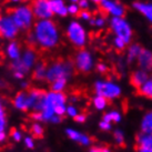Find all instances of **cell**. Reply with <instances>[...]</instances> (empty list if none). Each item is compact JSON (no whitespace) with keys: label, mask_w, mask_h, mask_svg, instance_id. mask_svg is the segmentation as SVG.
I'll use <instances>...</instances> for the list:
<instances>
[{"label":"cell","mask_w":152,"mask_h":152,"mask_svg":"<svg viewBox=\"0 0 152 152\" xmlns=\"http://www.w3.org/2000/svg\"><path fill=\"white\" fill-rule=\"evenodd\" d=\"M138 66L140 69L151 73L152 72V52L148 49H142L138 57Z\"/></svg>","instance_id":"13"},{"label":"cell","mask_w":152,"mask_h":152,"mask_svg":"<svg viewBox=\"0 0 152 152\" xmlns=\"http://www.w3.org/2000/svg\"><path fill=\"white\" fill-rule=\"evenodd\" d=\"M121 119H122V117H121L120 112L115 111V110H112V111H110V112H108V113L103 114L102 120H104V121H107V122H117L118 123L121 121Z\"/></svg>","instance_id":"26"},{"label":"cell","mask_w":152,"mask_h":152,"mask_svg":"<svg viewBox=\"0 0 152 152\" xmlns=\"http://www.w3.org/2000/svg\"><path fill=\"white\" fill-rule=\"evenodd\" d=\"M0 31L4 38L12 40L17 36L19 28L15 23L11 16H6V17H0Z\"/></svg>","instance_id":"8"},{"label":"cell","mask_w":152,"mask_h":152,"mask_svg":"<svg viewBox=\"0 0 152 152\" xmlns=\"http://www.w3.org/2000/svg\"><path fill=\"white\" fill-rule=\"evenodd\" d=\"M34 41L43 49H52L59 42V31L51 19H40L34 29Z\"/></svg>","instance_id":"1"},{"label":"cell","mask_w":152,"mask_h":152,"mask_svg":"<svg viewBox=\"0 0 152 152\" xmlns=\"http://www.w3.org/2000/svg\"><path fill=\"white\" fill-rule=\"evenodd\" d=\"M21 87L23 89L28 88V82H26V81H22V82H21Z\"/></svg>","instance_id":"52"},{"label":"cell","mask_w":152,"mask_h":152,"mask_svg":"<svg viewBox=\"0 0 152 152\" xmlns=\"http://www.w3.org/2000/svg\"><path fill=\"white\" fill-rule=\"evenodd\" d=\"M6 53L11 60H16L20 58V47L16 41H11L7 46L6 49Z\"/></svg>","instance_id":"20"},{"label":"cell","mask_w":152,"mask_h":152,"mask_svg":"<svg viewBox=\"0 0 152 152\" xmlns=\"http://www.w3.org/2000/svg\"><path fill=\"white\" fill-rule=\"evenodd\" d=\"M91 1H92V2H94V4H100L102 0H91Z\"/></svg>","instance_id":"53"},{"label":"cell","mask_w":152,"mask_h":152,"mask_svg":"<svg viewBox=\"0 0 152 152\" xmlns=\"http://www.w3.org/2000/svg\"><path fill=\"white\" fill-rule=\"evenodd\" d=\"M0 37H1V31H0Z\"/></svg>","instance_id":"56"},{"label":"cell","mask_w":152,"mask_h":152,"mask_svg":"<svg viewBox=\"0 0 152 152\" xmlns=\"http://www.w3.org/2000/svg\"><path fill=\"white\" fill-rule=\"evenodd\" d=\"M4 108H2V104H1V101H0V115H4Z\"/></svg>","instance_id":"51"},{"label":"cell","mask_w":152,"mask_h":152,"mask_svg":"<svg viewBox=\"0 0 152 152\" xmlns=\"http://www.w3.org/2000/svg\"><path fill=\"white\" fill-rule=\"evenodd\" d=\"M91 152H108L109 149L108 148H103V147H92L90 149Z\"/></svg>","instance_id":"45"},{"label":"cell","mask_w":152,"mask_h":152,"mask_svg":"<svg viewBox=\"0 0 152 152\" xmlns=\"http://www.w3.org/2000/svg\"><path fill=\"white\" fill-rule=\"evenodd\" d=\"M69 1H70V2H73V4H78L79 0H69Z\"/></svg>","instance_id":"54"},{"label":"cell","mask_w":152,"mask_h":152,"mask_svg":"<svg viewBox=\"0 0 152 152\" xmlns=\"http://www.w3.org/2000/svg\"><path fill=\"white\" fill-rule=\"evenodd\" d=\"M148 79H149V72L144 71L142 69H139V70H135V71L132 72L130 78V82L135 89H138L143 85Z\"/></svg>","instance_id":"15"},{"label":"cell","mask_w":152,"mask_h":152,"mask_svg":"<svg viewBox=\"0 0 152 152\" xmlns=\"http://www.w3.org/2000/svg\"><path fill=\"white\" fill-rule=\"evenodd\" d=\"M97 70L100 72V73H106V72L108 71V67H107V64H98Z\"/></svg>","instance_id":"43"},{"label":"cell","mask_w":152,"mask_h":152,"mask_svg":"<svg viewBox=\"0 0 152 152\" xmlns=\"http://www.w3.org/2000/svg\"><path fill=\"white\" fill-rule=\"evenodd\" d=\"M47 92L39 89H32L28 93V107L32 111H42L46 104Z\"/></svg>","instance_id":"7"},{"label":"cell","mask_w":152,"mask_h":152,"mask_svg":"<svg viewBox=\"0 0 152 152\" xmlns=\"http://www.w3.org/2000/svg\"><path fill=\"white\" fill-rule=\"evenodd\" d=\"M78 4H79V7H80L82 10H83V9H88L89 1L88 0H79V1H78Z\"/></svg>","instance_id":"46"},{"label":"cell","mask_w":152,"mask_h":152,"mask_svg":"<svg viewBox=\"0 0 152 152\" xmlns=\"http://www.w3.org/2000/svg\"><path fill=\"white\" fill-rule=\"evenodd\" d=\"M6 129V117L4 115H0V131H4Z\"/></svg>","instance_id":"47"},{"label":"cell","mask_w":152,"mask_h":152,"mask_svg":"<svg viewBox=\"0 0 152 152\" xmlns=\"http://www.w3.org/2000/svg\"><path fill=\"white\" fill-rule=\"evenodd\" d=\"M110 28L117 37H120L126 42L130 43L132 40V29L129 22L123 17H112L110 19Z\"/></svg>","instance_id":"4"},{"label":"cell","mask_w":152,"mask_h":152,"mask_svg":"<svg viewBox=\"0 0 152 152\" xmlns=\"http://www.w3.org/2000/svg\"><path fill=\"white\" fill-rule=\"evenodd\" d=\"M86 119H87V117H86V114H80V113H78L75 117V120H76L77 122H79V123H83L86 121Z\"/></svg>","instance_id":"44"},{"label":"cell","mask_w":152,"mask_h":152,"mask_svg":"<svg viewBox=\"0 0 152 152\" xmlns=\"http://www.w3.org/2000/svg\"><path fill=\"white\" fill-rule=\"evenodd\" d=\"M113 138H114L115 143L118 144V145H123V143H124V134H123L122 131H121V130H115V131H114Z\"/></svg>","instance_id":"31"},{"label":"cell","mask_w":152,"mask_h":152,"mask_svg":"<svg viewBox=\"0 0 152 152\" xmlns=\"http://www.w3.org/2000/svg\"><path fill=\"white\" fill-rule=\"evenodd\" d=\"M142 47L140 46L139 43H133L129 47V49L127 51V61L128 64H132L134 60L138 59L140 52L142 51Z\"/></svg>","instance_id":"19"},{"label":"cell","mask_w":152,"mask_h":152,"mask_svg":"<svg viewBox=\"0 0 152 152\" xmlns=\"http://www.w3.org/2000/svg\"><path fill=\"white\" fill-rule=\"evenodd\" d=\"M67 114L71 118H75L77 114H78V110L76 107L73 106H68L67 107Z\"/></svg>","instance_id":"36"},{"label":"cell","mask_w":152,"mask_h":152,"mask_svg":"<svg viewBox=\"0 0 152 152\" xmlns=\"http://www.w3.org/2000/svg\"><path fill=\"white\" fill-rule=\"evenodd\" d=\"M13 77L16 78V79H22L23 77H25V73H22L20 71H13Z\"/></svg>","instance_id":"49"},{"label":"cell","mask_w":152,"mask_h":152,"mask_svg":"<svg viewBox=\"0 0 152 152\" xmlns=\"http://www.w3.org/2000/svg\"><path fill=\"white\" fill-rule=\"evenodd\" d=\"M11 137H12V139L15 141H20L21 140V132H19L17 130H13L11 132Z\"/></svg>","instance_id":"42"},{"label":"cell","mask_w":152,"mask_h":152,"mask_svg":"<svg viewBox=\"0 0 152 152\" xmlns=\"http://www.w3.org/2000/svg\"><path fill=\"white\" fill-rule=\"evenodd\" d=\"M13 106L15 108L18 110H21V111H28L29 107H28V93L22 91L19 92L13 99Z\"/></svg>","instance_id":"17"},{"label":"cell","mask_w":152,"mask_h":152,"mask_svg":"<svg viewBox=\"0 0 152 152\" xmlns=\"http://www.w3.org/2000/svg\"><path fill=\"white\" fill-rule=\"evenodd\" d=\"M30 117L34 119V120H36V121H43L41 111H34V112H31Z\"/></svg>","instance_id":"37"},{"label":"cell","mask_w":152,"mask_h":152,"mask_svg":"<svg viewBox=\"0 0 152 152\" xmlns=\"http://www.w3.org/2000/svg\"><path fill=\"white\" fill-rule=\"evenodd\" d=\"M51 10L55 15L61 16V17H66L68 13V7H66L64 0H49Z\"/></svg>","instance_id":"18"},{"label":"cell","mask_w":152,"mask_h":152,"mask_svg":"<svg viewBox=\"0 0 152 152\" xmlns=\"http://www.w3.org/2000/svg\"><path fill=\"white\" fill-rule=\"evenodd\" d=\"M61 115H58V114H53V117L50 119V121L49 122H51V123H59V122H61Z\"/></svg>","instance_id":"48"},{"label":"cell","mask_w":152,"mask_h":152,"mask_svg":"<svg viewBox=\"0 0 152 152\" xmlns=\"http://www.w3.org/2000/svg\"><path fill=\"white\" fill-rule=\"evenodd\" d=\"M94 92L96 94L103 96L108 100H113L121 96V88L115 82L109 80H98L94 83Z\"/></svg>","instance_id":"5"},{"label":"cell","mask_w":152,"mask_h":152,"mask_svg":"<svg viewBox=\"0 0 152 152\" xmlns=\"http://www.w3.org/2000/svg\"><path fill=\"white\" fill-rule=\"evenodd\" d=\"M67 37L77 48H82L87 43V32L78 21H71L67 28Z\"/></svg>","instance_id":"6"},{"label":"cell","mask_w":152,"mask_h":152,"mask_svg":"<svg viewBox=\"0 0 152 152\" xmlns=\"http://www.w3.org/2000/svg\"><path fill=\"white\" fill-rule=\"evenodd\" d=\"M31 8L34 17L38 19H51V17L55 15L51 10L49 0H34Z\"/></svg>","instance_id":"9"},{"label":"cell","mask_w":152,"mask_h":152,"mask_svg":"<svg viewBox=\"0 0 152 152\" xmlns=\"http://www.w3.org/2000/svg\"><path fill=\"white\" fill-rule=\"evenodd\" d=\"M47 76V67L43 64H38L36 66V69H34V78L38 79V80H42V79H46Z\"/></svg>","instance_id":"28"},{"label":"cell","mask_w":152,"mask_h":152,"mask_svg":"<svg viewBox=\"0 0 152 152\" xmlns=\"http://www.w3.org/2000/svg\"><path fill=\"white\" fill-rule=\"evenodd\" d=\"M66 102H67V97L64 92L50 91V92H47L45 107H51L55 109L57 104H66Z\"/></svg>","instance_id":"14"},{"label":"cell","mask_w":152,"mask_h":152,"mask_svg":"<svg viewBox=\"0 0 152 152\" xmlns=\"http://www.w3.org/2000/svg\"><path fill=\"white\" fill-rule=\"evenodd\" d=\"M68 79L67 78H59L52 82L51 85V91H56V92H62L67 86Z\"/></svg>","instance_id":"25"},{"label":"cell","mask_w":152,"mask_h":152,"mask_svg":"<svg viewBox=\"0 0 152 152\" xmlns=\"http://www.w3.org/2000/svg\"><path fill=\"white\" fill-rule=\"evenodd\" d=\"M73 73V64L70 61H58L55 62L47 69L46 79L49 82H53L59 78L69 79Z\"/></svg>","instance_id":"2"},{"label":"cell","mask_w":152,"mask_h":152,"mask_svg":"<svg viewBox=\"0 0 152 152\" xmlns=\"http://www.w3.org/2000/svg\"><path fill=\"white\" fill-rule=\"evenodd\" d=\"M75 64L80 72H89L93 67V58L91 53L87 50H80L76 55Z\"/></svg>","instance_id":"10"},{"label":"cell","mask_w":152,"mask_h":152,"mask_svg":"<svg viewBox=\"0 0 152 152\" xmlns=\"http://www.w3.org/2000/svg\"><path fill=\"white\" fill-rule=\"evenodd\" d=\"M137 150L140 152H152V133L141 131L137 135Z\"/></svg>","instance_id":"12"},{"label":"cell","mask_w":152,"mask_h":152,"mask_svg":"<svg viewBox=\"0 0 152 152\" xmlns=\"http://www.w3.org/2000/svg\"><path fill=\"white\" fill-rule=\"evenodd\" d=\"M133 8L139 11L141 15H143V17L148 20L149 22L152 23V4L148 2H141V1H135L133 2Z\"/></svg>","instance_id":"16"},{"label":"cell","mask_w":152,"mask_h":152,"mask_svg":"<svg viewBox=\"0 0 152 152\" xmlns=\"http://www.w3.org/2000/svg\"><path fill=\"white\" fill-rule=\"evenodd\" d=\"M20 59H21V61L27 66V67L29 68V69H31V68L34 66V64H36L37 57H36V53H34V51L30 50V49H27V50L22 53Z\"/></svg>","instance_id":"21"},{"label":"cell","mask_w":152,"mask_h":152,"mask_svg":"<svg viewBox=\"0 0 152 152\" xmlns=\"http://www.w3.org/2000/svg\"><path fill=\"white\" fill-rule=\"evenodd\" d=\"M34 17V15L32 8H30L28 6H20L18 8L13 9L12 13H11V18L13 19V21L17 25L19 30L29 29L32 25Z\"/></svg>","instance_id":"3"},{"label":"cell","mask_w":152,"mask_h":152,"mask_svg":"<svg viewBox=\"0 0 152 152\" xmlns=\"http://www.w3.org/2000/svg\"><path fill=\"white\" fill-rule=\"evenodd\" d=\"M79 16H80L81 19H83V20H90L91 19V13L89 12V11H87L86 9H83L82 11H80V13H79Z\"/></svg>","instance_id":"40"},{"label":"cell","mask_w":152,"mask_h":152,"mask_svg":"<svg viewBox=\"0 0 152 152\" xmlns=\"http://www.w3.org/2000/svg\"><path fill=\"white\" fill-rule=\"evenodd\" d=\"M4 139H6V133H4V131H0V142H2Z\"/></svg>","instance_id":"50"},{"label":"cell","mask_w":152,"mask_h":152,"mask_svg":"<svg viewBox=\"0 0 152 152\" xmlns=\"http://www.w3.org/2000/svg\"><path fill=\"white\" fill-rule=\"evenodd\" d=\"M25 144L28 149H34V139H32L31 137H26L25 138Z\"/></svg>","instance_id":"38"},{"label":"cell","mask_w":152,"mask_h":152,"mask_svg":"<svg viewBox=\"0 0 152 152\" xmlns=\"http://www.w3.org/2000/svg\"><path fill=\"white\" fill-rule=\"evenodd\" d=\"M11 66H12L13 71H20V72H22V73H25V75L26 73H28L30 70L29 68L22 62L20 58H19V59H16V60H12Z\"/></svg>","instance_id":"27"},{"label":"cell","mask_w":152,"mask_h":152,"mask_svg":"<svg viewBox=\"0 0 152 152\" xmlns=\"http://www.w3.org/2000/svg\"><path fill=\"white\" fill-rule=\"evenodd\" d=\"M99 127L103 131H109L111 129V122H107L104 120H102L101 122L99 123Z\"/></svg>","instance_id":"39"},{"label":"cell","mask_w":152,"mask_h":152,"mask_svg":"<svg viewBox=\"0 0 152 152\" xmlns=\"http://www.w3.org/2000/svg\"><path fill=\"white\" fill-rule=\"evenodd\" d=\"M55 113L58 114V115H64V114L67 113V107L66 104H57L55 107Z\"/></svg>","instance_id":"34"},{"label":"cell","mask_w":152,"mask_h":152,"mask_svg":"<svg viewBox=\"0 0 152 152\" xmlns=\"http://www.w3.org/2000/svg\"><path fill=\"white\" fill-rule=\"evenodd\" d=\"M80 9L81 8L79 7V4H73V2H71V4L68 6V12L70 13V15L77 16V15L80 13Z\"/></svg>","instance_id":"33"},{"label":"cell","mask_w":152,"mask_h":152,"mask_svg":"<svg viewBox=\"0 0 152 152\" xmlns=\"http://www.w3.org/2000/svg\"><path fill=\"white\" fill-rule=\"evenodd\" d=\"M100 4H101L102 10L111 15L112 17H123L126 13V9L123 8L122 4H118L113 0H102Z\"/></svg>","instance_id":"11"},{"label":"cell","mask_w":152,"mask_h":152,"mask_svg":"<svg viewBox=\"0 0 152 152\" xmlns=\"http://www.w3.org/2000/svg\"><path fill=\"white\" fill-rule=\"evenodd\" d=\"M140 128H141V131H143V132L152 133V110L143 115Z\"/></svg>","instance_id":"23"},{"label":"cell","mask_w":152,"mask_h":152,"mask_svg":"<svg viewBox=\"0 0 152 152\" xmlns=\"http://www.w3.org/2000/svg\"><path fill=\"white\" fill-rule=\"evenodd\" d=\"M92 104L97 110L102 111V110L106 109L107 106H108V99L106 97H103V96L96 94V97L92 99Z\"/></svg>","instance_id":"24"},{"label":"cell","mask_w":152,"mask_h":152,"mask_svg":"<svg viewBox=\"0 0 152 152\" xmlns=\"http://www.w3.org/2000/svg\"><path fill=\"white\" fill-rule=\"evenodd\" d=\"M137 90H138V93H139L140 96H143L145 98L152 99V77L151 78L149 77L148 80L145 81L140 88L137 89Z\"/></svg>","instance_id":"22"},{"label":"cell","mask_w":152,"mask_h":152,"mask_svg":"<svg viewBox=\"0 0 152 152\" xmlns=\"http://www.w3.org/2000/svg\"><path fill=\"white\" fill-rule=\"evenodd\" d=\"M31 131H32V133H34L36 137H42L43 134V128L41 127V124L40 123H34L32 124V127H31Z\"/></svg>","instance_id":"32"},{"label":"cell","mask_w":152,"mask_h":152,"mask_svg":"<svg viewBox=\"0 0 152 152\" xmlns=\"http://www.w3.org/2000/svg\"><path fill=\"white\" fill-rule=\"evenodd\" d=\"M10 1H12V2H20L21 0H10Z\"/></svg>","instance_id":"55"},{"label":"cell","mask_w":152,"mask_h":152,"mask_svg":"<svg viewBox=\"0 0 152 152\" xmlns=\"http://www.w3.org/2000/svg\"><path fill=\"white\" fill-rule=\"evenodd\" d=\"M104 23H106V19L103 17H98L96 18V25L97 27H99V28H102L103 26H104Z\"/></svg>","instance_id":"41"},{"label":"cell","mask_w":152,"mask_h":152,"mask_svg":"<svg viewBox=\"0 0 152 152\" xmlns=\"http://www.w3.org/2000/svg\"><path fill=\"white\" fill-rule=\"evenodd\" d=\"M66 134L69 137V139L73 140V141H76V142H79V140H80L82 133L78 132L77 130H73V129H70V128H68L67 130H66Z\"/></svg>","instance_id":"29"},{"label":"cell","mask_w":152,"mask_h":152,"mask_svg":"<svg viewBox=\"0 0 152 152\" xmlns=\"http://www.w3.org/2000/svg\"><path fill=\"white\" fill-rule=\"evenodd\" d=\"M78 143H80L81 145H83V147H89V145L91 144V139L89 138L88 135H86L82 133V135H81V138Z\"/></svg>","instance_id":"35"},{"label":"cell","mask_w":152,"mask_h":152,"mask_svg":"<svg viewBox=\"0 0 152 152\" xmlns=\"http://www.w3.org/2000/svg\"><path fill=\"white\" fill-rule=\"evenodd\" d=\"M113 46L118 51H122L123 49H126L127 42H126L123 39L120 38V37H117V36H115L113 38Z\"/></svg>","instance_id":"30"}]
</instances>
